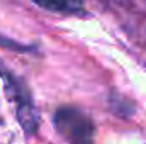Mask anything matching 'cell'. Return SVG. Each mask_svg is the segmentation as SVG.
<instances>
[{"instance_id": "1", "label": "cell", "mask_w": 146, "mask_h": 144, "mask_svg": "<svg viewBox=\"0 0 146 144\" xmlns=\"http://www.w3.org/2000/svg\"><path fill=\"white\" fill-rule=\"evenodd\" d=\"M54 127L61 137L72 143H90L95 134V124L92 119L76 107H60L53 117Z\"/></svg>"}, {"instance_id": "2", "label": "cell", "mask_w": 146, "mask_h": 144, "mask_svg": "<svg viewBox=\"0 0 146 144\" xmlns=\"http://www.w3.org/2000/svg\"><path fill=\"white\" fill-rule=\"evenodd\" d=\"M0 75L3 76V81L7 85V92H9L10 98L15 102L17 120L21 122L22 129L29 136L34 134L37 129V124H39V117H37V112L34 108V104H33V98H31L27 87L21 80H17L9 70H5L2 65H0Z\"/></svg>"}, {"instance_id": "3", "label": "cell", "mask_w": 146, "mask_h": 144, "mask_svg": "<svg viewBox=\"0 0 146 144\" xmlns=\"http://www.w3.org/2000/svg\"><path fill=\"white\" fill-rule=\"evenodd\" d=\"M41 9L58 14H76L83 9V0H33Z\"/></svg>"}]
</instances>
